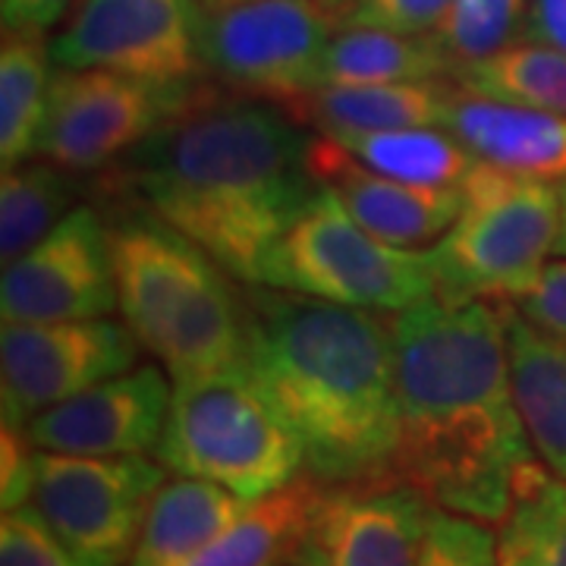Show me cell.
<instances>
[{
	"label": "cell",
	"mask_w": 566,
	"mask_h": 566,
	"mask_svg": "<svg viewBox=\"0 0 566 566\" xmlns=\"http://www.w3.org/2000/svg\"><path fill=\"white\" fill-rule=\"evenodd\" d=\"M205 7H218V3H233V0H202Z\"/></svg>",
	"instance_id": "cell-38"
},
{
	"label": "cell",
	"mask_w": 566,
	"mask_h": 566,
	"mask_svg": "<svg viewBox=\"0 0 566 566\" xmlns=\"http://www.w3.org/2000/svg\"><path fill=\"white\" fill-rule=\"evenodd\" d=\"M142 344L126 322H3L0 334V406L3 424L29 419L82 394L85 387L129 371Z\"/></svg>",
	"instance_id": "cell-12"
},
{
	"label": "cell",
	"mask_w": 566,
	"mask_h": 566,
	"mask_svg": "<svg viewBox=\"0 0 566 566\" xmlns=\"http://www.w3.org/2000/svg\"><path fill=\"white\" fill-rule=\"evenodd\" d=\"M450 0H346L340 25H368L403 35H431Z\"/></svg>",
	"instance_id": "cell-31"
},
{
	"label": "cell",
	"mask_w": 566,
	"mask_h": 566,
	"mask_svg": "<svg viewBox=\"0 0 566 566\" xmlns=\"http://www.w3.org/2000/svg\"><path fill=\"white\" fill-rule=\"evenodd\" d=\"M305 155L308 133L281 107L208 82L104 170L98 192L180 230L240 283H259L268 249L318 189Z\"/></svg>",
	"instance_id": "cell-1"
},
{
	"label": "cell",
	"mask_w": 566,
	"mask_h": 566,
	"mask_svg": "<svg viewBox=\"0 0 566 566\" xmlns=\"http://www.w3.org/2000/svg\"><path fill=\"white\" fill-rule=\"evenodd\" d=\"M57 63L51 41L35 32H3L0 48V164L17 167L39 155Z\"/></svg>",
	"instance_id": "cell-23"
},
{
	"label": "cell",
	"mask_w": 566,
	"mask_h": 566,
	"mask_svg": "<svg viewBox=\"0 0 566 566\" xmlns=\"http://www.w3.org/2000/svg\"><path fill=\"white\" fill-rule=\"evenodd\" d=\"M419 566H497V535L482 520L434 506Z\"/></svg>",
	"instance_id": "cell-29"
},
{
	"label": "cell",
	"mask_w": 566,
	"mask_h": 566,
	"mask_svg": "<svg viewBox=\"0 0 566 566\" xmlns=\"http://www.w3.org/2000/svg\"><path fill=\"white\" fill-rule=\"evenodd\" d=\"M450 61L431 35L340 25L327 44L322 85L450 80Z\"/></svg>",
	"instance_id": "cell-22"
},
{
	"label": "cell",
	"mask_w": 566,
	"mask_h": 566,
	"mask_svg": "<svg viewBox=\"0 0 566 566\" xmlns=\"http://www.w3.org/2000/svg\"><path fill=\"white\" fill-rule=\"evenodd\" d=\"M450 85L453 80L318 85L283 114L308 133L331 139H353L409 126H444Z\"/></svg>",
	"instance_id": "cell-18"
},
{
	"label": "cell",
	"mask_w": 566,
	"mask_h": 566,
	"mask_svg": "<svg viewBox=\"0 0 566 566\" xmlns=\"http://www.w3.org/2000/svg\"><path fill=\"white\" fill-rule=\"evenodd\" d=\"M0 566H80L35 504L3 510Z\"/></svg>",
	"instance_id": "cell-30"
},
{
	"label": "cell",
	"mask_w": 566,
	"mask_h": 566,
	"mask_svg": "<svg viewBox=\"0 0 566 566\" xmlns=\"http://www.w3.org/2000/svg\"><path fill=\"white\" fill-rule=\"evenodd\" d=\"M308 174L331 189L368 233L390 245H434L463 208V186H422L365 167L344 142L308 133Z\"/></svg>",
	"instance_id": "cell-16"
},
{
	"label": "cell",
	"mask_w": 566,
	"mask_h": 566,
	"mask_svg": "<svg viewBox=\"0 0 566 566\" xmlns=\"http://www.w3.org/2000/svg\"><path fill=\"white\" fill-rule=\"evenodd\" d=\"M117 303L107 218L95 205H76L41 243L3 264V322H80L107 318Z\"/></svg>",
	"instance_id": "cell-13"
},
{
	"label": "cell",
	"mask_w": 566,
	"mask_h": 566,
	"mask_svg": "<svg viewBox=\"0 0 566 566\" xmlns=\"http://www.w3.org/2000/svg\"><path fill=\"white\" fill-rule=\"evenodd\" d=\"M523 41H538L566 54V0H532Z\"/></svg>",
	"instance_id": "cell-35"
},
{
	"label": "cell",
	"mask_w": 566,
	"mask_h": 566,
	"mask_svg": "<svg viewBox=\"0 0 566 566\" xmlns=\"http://www.w3.org/2000/svg\"><path fill=\"white\" fill-rule=\"evenodd\" d=\"M202 0H76L51 39L66 70H114L155 85L211 80L202 44Z\"/></svg>",
	"instance_id": "cell-10"
},
{
	"label": "cell",
	"mask_w": 566,
	"mask_h": 566,
	"mask_svg": "<svg viewBox=\"0 0 566 566\" xmlns=\"http://www.w3.org/2000/svg\"><path fill=\"white\" fill-rule=\"evenodd\" d=\"M431 510L400 475L327 485L296 566H419Z\"/></svg>",
	"instance_id": "cell-14"
},
{
	"label": "cell",
	"mask_w": 566,
	"mask_h": 566,
	"mask_svg": "<svg viewBox=\"0 0 566 566\" xmlns=\"http://www.w3.org/2000/svg\"><path fill=\"white\" fill-rule=\"evenodd\" d=\"M513 308L535 331H542L545 337L566 346V259L554 255V262L542 268L538 281L513 303Z\"/></svg>",
	"instance_id": "cell-32"
},
{
	"label": "cell",
	"mask_w": 566,
	"mask_h": 566,
	"mask_svg": "<svg viewBox=\"0 0 566 566\" xmlns=\"http://www.w3.org/2000/svg\"><path fill=\"white\" fill-rule=\"evenodd\" d=\"M337 142H344L365 167L394 180L422 186H463L479 164L463 142L450 129L441 133V126H409Z\"/></svg>",
	"instance_id": "cell-27"
},
{
	"label": "cell",
	"mask_w": 566,
	"mask_h": 566,
	"mask_svg": "<svg viewBox=\"0 0 566 566\" xmlns=\"http://www.w3.org/2000/svg\"><path fill=\"white\" fill-rule=\"evenodd\" d=\"M245 365L300 434L327 485L397 475L394 318L243 283Z\"/></svg>",
	"instance_id": "cell-3"
},
{
	"label": "cell",
	"mask_w": 566,
	"mask_h": 566,
	"mask_svg": "<svg viewBox=\"0 0 566 566\" xmlns=\"http://www.w3.org/2000/svg\"><path fill=\"white\" fill-rule=\"evenodd\" d=\"M560 196L554 182L526 180L475 164L463 180V208L428 245L434 296L444 303L513 305L554 255Z\"/></svg>",
	"instance_id": "cell-6"
},
{
	"label": "cell",
	"mask_w": 566,
	"mask_h": 566,
	"mask_svg": "<svg viewBox=\"0 0 566 566\" xmlns=\"http://www.w3.org/2000/svg\"><path fill=\"white\" fill-rule=\"evenodd\" d=\"M528 7L532 0H450L431 39L438 41L450 66L482 61L513 41H523Z\"/></svg>",
	"instance_id": "cell-28"
},
{
	"label": "cell",
	"mask_w": 566,
	"mask_h": 566,
	"mask_svg": "<svg viewBox=\"0 0 566 566\" xmlns=\"http://www.w3.org/2000/svg\"><path fill=\"white\" fill-rule=\"evenodd\" d=\"M337 29V13L318 0L205 7V63L227 92L286 111L322 85L324 54Z\"/></svg>",
	"instance_id": "cell-8"
},
{
	"label": "cell",
	"mask_w": 566,
	"mask_h": 566,
	"mask_svg": "<svg viewBox=\"0 0 566 566\" xmlns=\"http://www.w3.org/2000/svg\"><path fill=\"white\" fill-rule=\"evenodd\" d=\"M85 182L48 158L7 167L0 180V255L3 264L17 262L41 243L57 223L82 205Z\"/></svg>",
	"instance_id": "cell-24"
},
{
	"label": "cell",
	"mask_w": 566,
	"mask_h": 566,
	"mask_svg": "<svg viewBox=\"0 0 566 566\" xmlns=\"http://www.w3.org/2000/svg\"><path fill=\"white\" fill-rule=\"evenodd\" d=\"M504 318L513 390L532 450L566 482V346L535 331L513 305H504Z\"/></svg>",
	"instance_id": "cell-20"
},
{
	"label": "cell",
	"mask_w": 566,
	"mask_h": 566,
	"mask_svg": "<svg viewBox=\"0 0 566 566\" xmlns=\"http://www.w3.org/2000/svg\"><path fill=\"white\" fill-rule=\"evenodd\" d=\"M76 0H0L3 32H35L44 35L70 17Z\"/></svg>",
	"instance_id": "cell-34"
},
{
	"label": "cell",
	"mask_w": 566,
	"mask_h": 566,
	"mask_svg": "<svg viewBox=\"0 0 566 566\" xmlns=\"http://www.w3.org/2000/svg\"><path fill=\"white\" fill-rule=\"evenodd\" d=\"M245 506L249 501L214 482L192 475L167 479L148 506L126 566H189Z\"/></svg>",
	"instance_id": "cell-19"
},
{
	"label": "cell",
	"mask_w": 566,
	"mask_h": 566,
	"mask_svg": "<svg viewBox=\"0 0 566 566\" xmlns=\"http://www.w3.org/2000/svg\"><path fill=\"white\" fill-rule=\"evenodd\" d=\"M155 457L174 475L214 482L243 501L305 472L300 434L249 365L177 378Z\"/></svg>",
	"instance_id": "cell-5"
},
{
	"label": "cell",
	"mask_w": 566,
	"mask_h": 566,
	"mask_svg": "<svg viewBox=\"0 0 566 566\" xmlns=\"http://www.w3.org/2000/svg\"><path fill=\"white\" fill-rule=\"evenodd\" d=\"M35 488V444L25 428L3 424L0 431V504L3 510L22 506Z\"/></svg>",
	"instance_id": "cell-33"
},
{
	"label": "cell",
	"mask_w": 566,
	"mask_h": 566,
	"mask_svg": "<svg viewBox=\"0 0 566 566\" xmlns=\"http://www.w3.org/2000/svg\"><path fill=\"white\" fill-rule=\"evenodd\" d=\"M324 488L327 482L303 472L290 485L249 501L243 513L189 566H296V554Z\"/></svg>",
	"instance_id": "cell-21"
},
{
	"label": "cell",
	"mask_w": 566,
	"mask_h": 566,
	"mask_svg": "<svg viewBox=\"0 0 566 566\" xmlns=\"http://www.w3.org/2000/svg\"><path fill=\"white\" fill-rule=\"evenodd\" d=\"M397 475L441 510L501 523L535 460L516 406L504 305L428 296L394 312Z\"/></svg>",
	"instance_id": "cell-2"
},
{
	"label": "cell",
	"mask_w": 566,
	"mask_h": 566,
	"mask_svg": "<svg viewBox=\"0 0 566 566\" xmlns=\"http://www.w3.org/2000/svg\"><path fill=\"white\" fill-rule=\"evenodd\" d=\"M259 283L375 312H403L434 296L428 249L378 240L324 186L268 249Z\"/></svg>",
	"instance_id": "cell-7"
},
{
	"label": "cell",
	"mask_w": 566,
	"mask_h": 566,
	"mask_svg": "<svg viewBox=\"0 0 566 566\" xmlns=\"http://www.w3.org/2000/svg\"><path fill=\"white\" fill-rule=\"evenodd\" d=\"M161 363L133 365L107 381L85 387L29 419L25 434L39 450L73 457H139L155 453L174 397Z\"/></svg>",
	"instance_id": "cell-15"
},
{
	"label": "cell",
	"mask_w": 566,
	"mask_h": 566,
	"mask_svg": "<svg viewBox=\"0 0 566 566\" xmlns=\"http://www.w3.org/2000/svg\"><path fill=\"white\" fill-rule=\"evenodd\" d=\"M450 80L488 98L566 117V54L538 41H513L491 57L460 63Z\"/></svg>",
	"instance_id": "cell-26"
},
{
	"label": "cell",
	"mask_w": 566,
	"mask_h": 566,
	"mask_svg": "<svg viewBox=\"0 0 566 566\" xmlns=\"http://www.w3.org/2000/svg\"><path fill=\"white\" fill-rule=\"evenodd\" d=\"M208 85V82H205ZM205 85H155L114 70H54L39 158L92 177L158 133Z\"/></svg>",
	"instance_id": "cell-11"
},
{
	"label": "cell",
	"mask_w": 566,
	"mask_h": 566,
	"mask_svg": "<svg viewBox=\"0 0 566 566\" xmlns=\"http://www.w3.org/2000/svg\"><path fill=\"white\" fill-rule=\"evenodd\" d=\"M107 218L123 322L148 356L189 378L245 365L243 283L142 208Z\"/></svg>",
	"instance_id": "cell-4"
},
{
	"label": "cell",
	"mask_w": 566,
	"mask_h": 566,
	"mask_svg": "<svg viewBox=\"0 0 566 566\" xmlns=\"http://www.w3.org/2000/svg\"><path fill=\"white\" fill-rule=\"evenodd\" d=\"M318 3H324V7H331V10L337 13V20H340V7H344L346 0H318Z\"/></svg>",
	"instance_id": "cell-37"
},
{
	"label": "cell",
	"mask_w": 566,
	"mask_h": 566,
	"mask_svg": "<svg viewBox=\"0 0 566 566\" xmlns=\"http://www.w3.org/2000/svg\"><path fill=\"white\" fill-rule=\"evenodd\" d=\"M557 196H560V227H557V243H554V255L566 259V180L557 186Z\"/></svg>",
	"instance_id": "cell-36"
},
{
	"label": "cell",
	"mask_w": 566,
	"mask_h": 566,
	"mask_svg": "<svg viewBox=\"0 0 566 566\" xmlns=\"http://www.w3.org/2000/svg\"><path fill=\"white\" fill-rule=\"evenodd\" d=\"M158 457H73L35 447L32 504L80 566H126L155 494Z\"/></svg>",
	"instance_id": "cell-9"
},
{
	"label": "cell",
	"mask_w": 566,
	"mask_h": 566,
	"mask_svg": "<svg viewBox=\"0 0 566 566\" xmlns=\"http://www.w3.org/2000/svg\"><path fill=\"white\" fill-rule=\"evenodd\" d=\"M444 129L475 161L538 182L566 180V117L450 85Z\"/></svg>",
	"instance_id": "cell-17"
},
{
	"label": "cell",
	"mask_w": 566,
	"mask_h": 566,
	"mask_svg": "<svg viewBox=\"0 0 566 566\" xmlns=\"http://www.w3.org/2000/svg\"><path fill=\"white\" fill-rule=\"evenodd\" d=\"M497 566H566V482L532 460L497 523Z\"/></svg>",
	"instance_id": "cell-25"
}]
</instances>
